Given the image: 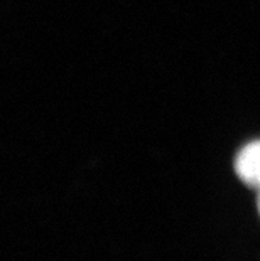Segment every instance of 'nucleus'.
<instances>
[{
    "label": "nucleus",
    "mask_w": 260,
    "mask_h": 261,
    "mask_svg": "<svg viewBox=\"0 0 260 261\" xmlns=\"http://www.w3.org/2000/svg\"><path fill=\"white\" fill-rule=\"evenodd\" d=\"M235 172L242 182L258 191L260 213V140L248 143L240 150L235 159Z\"/></svg>",
    "instance_id": "f257e3e1"
}]
</instances>
